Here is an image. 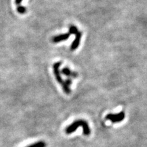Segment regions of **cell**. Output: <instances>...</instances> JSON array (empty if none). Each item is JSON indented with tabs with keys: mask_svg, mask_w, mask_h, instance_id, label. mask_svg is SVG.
<instances>
[{
	"mask_svg": "<svg viewBox=\"0 0 147 147\" xmlns=\"http://www.w3.org/2000/svg\"><path fill=\"white\" fill-rule=\"evenodd\" d=\"M71 84H72V80H71V78H67L64 80L63 83L61 84L64 93H66V94H69L71 93V89L69 87L71 85Z\"/></svg>",
	"mask_w": 147,
	"mask_h": 147,
	"instance_id": "6",
	"label": "cell"
},
{
	"mask_svg": "<svg viewBox=\"0 0 147 147\" xmlns=\"http://www.w3.org/2000/svg\"><path fill=\"white\" fill-rule=\"evenodd\" d=\"M61 73L62 74H63V75H65V76H67L68 78H76L78 76V73L74 72V71H71V69L69 68V67H63V68L61 69Z\"/></svg>",
	"mask_w": 147,
	"mask_h": 147,
	"instance_id": "7",
	"label": "cell"
},
{
	"mask_svg": "<svg viewBox=\"0 0 147 147\" xmlns=\"http://www.w3.org/2000/svg\"><path fill=\"white\" fill-rule=\"evenodd\" d=\"M82 36V33L81 32H78L75 34V39L74 40L72 44L71 45L70 50L71 51H75L78 49L79 45L80 43V40H81Z\"/></svg>",
	"mask_w": 147,
	"mask_h": 147,
	"instance_id": "4",
	"label": "cell"
},
{
	"mask_svg": "<svg viewBox=\"0 0 147 147\" xmlns=\"http://www.w3.org/2000/svg\"><path fill=\"white\" fill-rule=\"evenodd\" d=\"M69 36L70 34L69 33H65V34L57 35V36L53 37L52 38V42L53 43H59V42L65 41V40H67L69 38Z\"/></svg>",
	"mask_w": 147,
	"mask_h": 147,
	"instance_id": "5",
	"label": "cell"
},
{
	"mask_svg": "<svg viewBox=\"0 0 147 147\" xmlns=\"http://www.w3.org/2000/svg\"><path fill=\"white\" fill-rule=\"evenodd\" d=\"M61 65V62H57V63H55L53 65V72H54L55 78H56L57 81L59 83L62 84L63 83L64 80H63L61 77V71L59 69V67Z\"/></svg>",
	"mask_w": 147,
	"mask_h": 147,
	"instance_id": "3",
	"label": "cell"
},
{
	"mask_svg": "<svg viewBox=\"0 0 147 147\" xmlns=\"http://www.w3.org/2000/svg\"><path fill=\"white\" fill-rule=\"evenodd\" d=\"M23 0H15V3L16 5H20Z\"/></svg>",
	"mask_w": 147,
	"mask_h": 147,
	"instance_id": "11",
	"label": "cell"
},
{
	"mask_svg": "<svg viewBox=\"0 0 147 147\" xmlns=\"http://www.w3.org/2000/svg\"><path fill=\"white\" fill-rule=\"evenodd\" d=\"M78 32V28L75 26V25H70L69 27V34L70 35H72V34H76L77 32Z\"/></svg>",
	"mask_w": 147,
	"mask_h": 147,
	"instance_id": "9",
	"label": "cell"
},
{
	"mask_svg": "<svg viewBox=\"0 0 147 147\" xmlns=\"http://www.w3.org/2000/svg\"><path fill=\"white\" fill-rule=\"evenodd\" d=\"M125 117V115L124 112H120V113L117 114H108L106 115V119L108 121H110L113 123H116L121 122Z\"/></svg>",
	"mask_w": 147,
	"mask_h": 147,
	"instance_id": "2",
	"label": "cell"
},
{
	"mask_svg": "<svg viewBox=\"0 0 147 147\" xmlns=\"http://www.w3.org/2000/svg\"><path fill=\"white\" fill-rule=\"evenodd\" d=\"M26 147H47V143L44 141H39Z\"/></svg>",
	"mask_w": 147,
	"mask_h": 147,
	"instance_id": "8",
	"label": "cell"
},
{
	"mask_svg": "<svg viewBox=\"0 0 147 147\" xmlns=\"http://www.w3.org/2000/svg\"><path fill=\"white\" fill-rule=\"evenodd\" d=\"M79 127H82L83 129V134L84 136H89L91 134V129L89 126V124L85 120L83 119H78L69 125L65 128V131L67 134H71L74 132Z\"/></svg>",
	"mask_w": 147,
	"mask_h": 147,
	"instance_id": "1",
	"label": "cell"
},
{
	"mask_svg": "<svg viewBox=\"0 0 147 147\" xmlns=\"http://www.w3.org/2000/svg\"><path fill=\"white\" fill-rule=\"evenodd\" d=\"M26 8L25 7L23 6V5H18V7H17V12H18L19 14H25V12H26Z\"/></svg>",
	"mask_w": 147,
	"mask_h": 147,
	"instance_id": "10",
	"label": "cell"
}]
</instances>
